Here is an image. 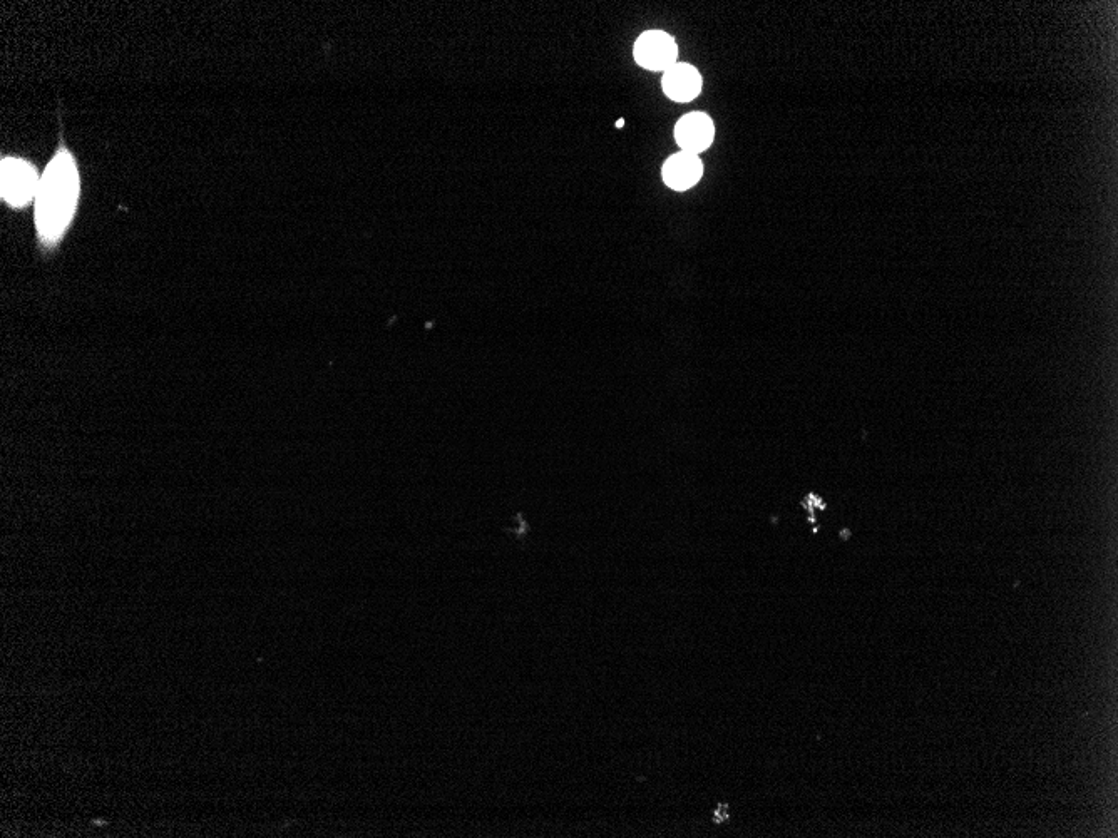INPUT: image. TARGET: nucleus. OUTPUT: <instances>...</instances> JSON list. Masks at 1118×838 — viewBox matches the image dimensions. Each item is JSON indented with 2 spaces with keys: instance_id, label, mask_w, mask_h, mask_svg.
<instances>
[{
  "instance_id": "f257e3e1",
  "label": "nucleus",
  "mask_w": 1118,
  "mask_h": 838,
  "mask_svg": "<svg viewBox=\"0 0 1118 838\" xmlns=\"http://www.w3.org/2000/svg\"><path fill=\"white\" fill-rule=\"evenodd\" d=\"M81 198V176L76 158L61 138L56 154L42 173L36 195L37 238L51 250L61 243L74 221Z\"/></svg>"
},
{
  "instance_id": "f03ea898",
  "label": "nucleus",
  "mask_w": 1118,
  "mask_h": 838,
  "mask_svg": "<svg viewBox=\"0 0 1118 838\" xmlns=\"http://www.w3.org/2000/svg\"><path fill=\"white\" fill-rule=\"evenodd\" d=\"M39 174L27 159L7 156L0 166V195L12 208H24L37 195Z\"/></svg>"
},
{
  "instance_id": "7ed1b4c3",
  "label": "nucleus",
  "mask_w": 1118,
  "mask_h": 838,
  "mask_svg": "<svg viewBox=\"0 0 1118 838\" xmlns=\"http://www.w3.org/2000/svg\"><path fill=\"white\" fill-rule=\"evenodd\" d=\"M635 61L650 71H665L677 64L678 47L667 32H645L633 49Z\"/></svg>"
},
{
  "instance_id": "20e7f679",
  "label": "nucleus",
  "mask_w": 1118,
  "mask_h": 838,
  "mask_svg": "<svg viewBox=\"0 0 1118 838\" xmlns=\"http://www.w3.org/2000/svg\"><path fill=\"white\" fill-rule=\"evenodd\" d=\"M715 136L712 119L707 114L692 113L683 116L675 128V139L683 153L698 154L710 148Z\"/></svg>"
},
{
  "instance_id": "39448f33",
  "label": "nucleus",
  "mask_w": 1118,
  "mask_h": 838,
  "mask_svg": "<svg viewBox=\"0 0 1118 838\" xmlns=\"http://www.w3.org/2000/svg\"><path fill=\"white\" fill-rule=\"evenodd\" d=\"M663 91L678 103H688L702 91V77L690 64H675L663 76Z\"/></svg>"
},
{
  "instance_id": "423d86ee",
  "label": "nucleus",
  "mask_w": 1118,
  "mask_h": 838,
  "mask_svg": "<svg viewBox=\"0 0 1118 838\" xmlns=\"http://www.w3.org/2000/svg\"><path fill=\"white\" fill-rule=\"evenodd\" d=\"M702 174V161L697 154H673L663 166V179L675 191L690 190L700 181Z\"/></svg>"
},
{
  "instance_id": "0eeeda50",
  "label": "nucleus",
  "mask_w": 1118,
  "mask_h": 838,
  "mask_svg": "<svg viewBox=\"0 0 1118 838\" xmlns=\"http://www.w3.org/2000/svg\"><path fill=\"white\" fill-rule=\"evenodd\" d=\"M725 820H729V812H727V805H722L715 812V822H725Z\"/></svg>"
},
{
  "instance_id": "6e6552de",
  "label": "nucleus",
  "mask_w": 1118,
  "mask_h": 838,
  "mask_svg": "<svg viewBox=\"0 0 1118 838\" xmlns=\"http://www.w3.org/2000/svg\"><path fill=\"white\" fill-rule=\"evenodd\" d=\"M623 124H625V119H620V121L616 123V128H623Z\"/></svg>"
}]
</instances>
